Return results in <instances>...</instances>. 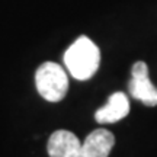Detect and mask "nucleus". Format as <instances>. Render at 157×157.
<instances>
[{
    "mask_svg": "<svg viewBox=\"0 0 157 157\" xmlns=\"http://www.w3.org/2000/svg\"><path fill=\"white\" fill-rule=\"evenodd\" d=\"M64 64L74 78L89 80L101 66V51L90 38L80 36L66 51Z\"/></svg>",
    "mask_w": 157,
    "mask_h": 157,
    "instance_id": "f257e3e1",
    "label": "nucleus"
},
{
    "mask_svg": "<svg viewBox=\"0 0 157 157\" xmlns=\"http://www.w3.org/2000/svg\"><path fill=\"white\" fill-rule=\"evenodd\" d=\"M38 93L48 102L63 101L68 90V77L64 68L52 61L41 64L35 73Z\"/></svg>",
    "mask_w": 157,
    "mask_h": 157,
    "instance_id": "f03ea898",
    "label": "nucleus"
},
{
    "mask_svg": "<svg viewBox=\"0 0 157 157\" xmlns=\"http://www.w3.org/2000/svg\"><path fill=\"white\" fill-rule=\"evenodd\" d=\"M128 90L134 99L146 106H157V87L148 77V66L144 61H137L132 66Z\"/></svg>",
    "mask_w": 157,
    "mask_h": 157,
    "instance_id": "7ed1b4c3",
    "label": "nucleus"
},
{
    "mask_svg": "<svg viewBox=\"0 0 157 157\" xmlns=\"http://www.w3.org/2000/svg\"><path fill=\"white\" fill-rule=\"evenodd\" d=\"M82 143L77 135L67 129L54 131L48 138L47 151L50 157H78Z\"/></svg>",
    "mask_w": 157,
    "mask_h": 157,
    "instance_id": "20e7f679",
    "label": "nucleus"
},
{
    "mask_svg": "<svg viewBox=\"0 0 157 157\" xmlns=\"http://www.w3.org/2000/svg\"><path fill=\"white\" fill-rule=\"evenodd\" d=\"M115 144V137L111 131L99 128L92 131L80 147L78 157H108Z\"/></svg>",
    "mask_w": 157,
    "mask_h": 157,
    "instance_id": "39448f33",
    "label": "nucleus"
},
{
    "mask_svg": "<svg viewBox=\"0 0 157 157\" xmlns=\"http://www.w3.org/2000/svg\"><path fill=\"white\" fill-rule=\"evenodd\" d=\"M129 113V101L122 92H115L109 96L106 105L95 112V119L99 124L118 122Z\"/></svg>",
    "mask_w": 157,
    "mask_h": 157,
    "instance_id": "423d86ee",
    "label": "nucleus"
}]
</instances>
